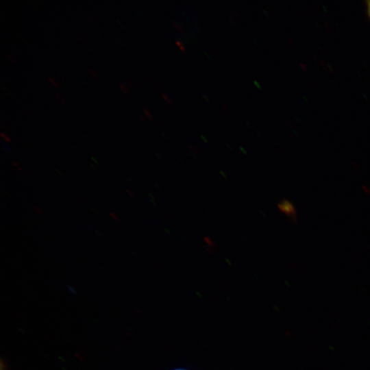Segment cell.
Masks as SVG:
<instances>
[{"mask_svg": "<svg viewBox=\"0 0 370 370\" xmlns=\"http://www.w3.org/2000/svg\"><path fill=\"white\" fill-rule=\"evenodd\" d=\"M278 206L279 208L286 214L290 216L291 217L295 218V209L290 202L284 200V201H282L280 204H279Z\"/></svg>", "mask_w": 370, "mask_h": 370, "instance_id": "cell-1", "label": "cell"}, {"mask_svg": "<svg viewBox=\"0 0 370 370\" xmlns=\"http://www.w3.org/2000/svg\"><path fill=\"white\" fill-rule=\"evenodd\" d=\"M367 8L368 15L370 17V1L367 2Z\"/></svg>", "mask_w": 370, "mask_h": 370, "instance_id": "cell-2", "label": "cell"}, {"mask_svg": "<svg viewBox=\"0 0 370 370\" xmlns=\"http://www.w3.org/2000/svg\"><path fill=\"white\" fill-rule=\"evenodd\" d=\"M120 86L121 87V89L126 93H128V90L127 89V88L123 84H120Z\"/></svg>", "mask_w": 370, "mask_h": 370, "instance_id": "cell-3", "label": "cell"}, {"mask_svg": "<svg viewBox=\"0 0 370 370\" xmlns=\"http://www.w3.org/2000/svg\"><path fill=\"white\" fill-rule=\"evenodd\" d=\"M1 135L3 137V139H5L6 141L9 142L10 140L8 138V136L4 134L3 132H1Z\"/></svg>", "mask_w": 370, "mask_h": 370, "instance_id": "cell-4", "label": "cell"}, {"mask_svg": "<svg viewBox=\"0 0 370 370\" xmlns=\"http://www.w3.org/2000/svg\"><path fill=\"white\" fill-rule=\"evenodd\" d=\"M48 79H49V81H51V83H52L53 85H55L56 86H57L56 83L51 77H48Z\"/></svg>", "mask_w": 370, "mask_h": 370, "instance_id": "cell-5", "label": "cell"}, {"mask_svg": "<svg viewBox=\"0 0 370 370\" xmlns=\"http://www.w3.org/2000/svg\"><path fill=\"white\" fill-rule=\"evenodd\" d=\"M89 71H90L92 75H94L95 77H97V75L95 73V72H93L92 70H91V69H89Z\"/></svg>", "mask_w": 370, "mask_h": 370, "instance_id": "cell-6", "label": "cell"}, {"mask_svg": "<svg viewBox=\"0 0 370 370\" xmlns=\"http://www.w3.org/2000/svg\"><path fill=\"white\" fill-rule=\"evenodd\" d=\"M172 370H188V369H184V368H176V369H173Z\"/></svg>", "mask_w": 370, "mask_h": 370, "instance_id": "cell-7", "label": "cell"}, {"mask_svg": "<svg viewBox=\"0 0 370 370\" xmlns=\"http://www.w3.org/2000/svg\"><path fill=\"white\" fill-rule=\"evenodd\" d=\"M177 42L180 46V47L184 49V47L182 46V43L179 42L178 41Z\"/></svg>", "mask_w": 370, "mask_h": 370, "instance_id": "cell-8", "label": "cell"}, {"mask_svg": "<svg viewBox=\"0 0 370 370\" xmlns=\"http://www.w3.org/2000/svg\"><path fill=\"white\" fill-rule=\"evenodd\" d=\"M56 96L59 98L60 100H61L62 103L64 102V101L62 99V97H60L58 95H56Z\"/></svg>", "mask_w": 370, "mask_h": 370, "instance_id": "cell-9", "label": "cell"}, {"mask_svg": "<svg viewBox=\"0 0 370 370\" xmlns=\"http://www.w3.org/2000/svg\"><path fill=\"white\" fill-rule=\"evenodd\" d=\"M7 56L9 57L12 61L14 60L13 58L11 56H10L8 54L7 55Z\"/></svg>", "mask_w": 370, "mask_h": 370, "instance_id": "cell-10", "label": "cell"}]
</instances>
